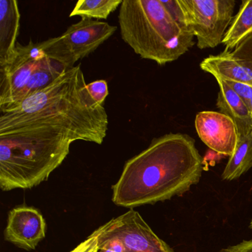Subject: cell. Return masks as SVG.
Wrapping results in <instances>:
<instances>
[{"label":"cell","instance_id":"6da1fadb","mask_svg":"<svg viewBox=\"0 0 252 252\" xmlns=\"http://www.w3.org/2000/svg\"><path fill=\"white\" fill-rule=\"evenodd\" d=\"M80 64L66 70L45 89L0 110V137L49 129L73 141L101 145L108 130L104 105L91 96Z\"/></svg>","mask_w":252,"mask_h":252},{"label":"cell","instance_id":"7a4b0ae2","mask_svg":"<svg viewBox=\"0 0 252 252\" xmlns=\"http://www.w3.org/2000/svg\"><path fill=\"white\" fill-rule=\"evenodd\" d=\"M203 159L195 141L187 134L168 133L125 163L112 187L114 204L133 208L185 194L200 181Z\"/></svg>","mask_w":252,"mask_h":252},{"label":"cell","instance_id":"3957f363","mask_svg":"<svg viewBox=\"0 0 252 252\" xmlns=\"http://www.w3.org/2000/svg\"><path fill=\"white\" fill-rule=\"evenodd\" d=\"M119 23L124 42L159 65L178 60L195 43L194 35L175 22L162 0H123Z\"/></svg>","mask_w":252,"mask_h":252},{"label":"cell","instance_id":"277c9868","mask_svg":"<svg viewBox=\"0 0 252 252\" xmlns=\"http://www.w3.org/2000/svg\"><path fill=\"white\" fill-rule=\"evenodd\" d=\"M73 142L69 135L49 129L0 137V188L37 187L65 160Z\"/></svg>","mask_w":252,"mask_h":252},{"label":"cell","instance_id":"5b68a950","mask_svg":"<svg viewBox=\"0 0 252 252\" xmlns=\"http://www.w3.org/2000/svg\"><path fill=\"white\" fill-rule=\"evenodd\" d=\"M116 30V26L105 22L82 18L61 36L39 42V45L47 57L69 70L107 42Z\"/></svg>","mask_w":252,"mask_h":252},{"label":"cell","instance_id":"8992f818","mask_svg":"<svg viewBox=\"0 0 252 252\" xmlns=\"http://www.w3.org/2000/svg\"><path fill=\"white\" fill-rule=\"evenodd\" d=\"M187 25L200 50L215 48L233 20L234 0H179Z\"/></svg>","mask_w":252,"mask_h":252},{"label":"cell","instance_id":"52a82bcc","mask_svg":"<svg viewBox=\"0 0 252 252\" xmlns=\"http://www.w3.org/2000/svg\"><path fill=\"white\" fill-rule=\"evenodd\" d=\"M105 224L100 237L119 240L124 252H175L133 209Z\"/></svg>","mask_w":252,"mask_h":252},{"label":"cell","instance_id":"ba28073f","mask_svg":"<svg viewBox=\"0 0 252 252\" xmlns=\"http://www.w3.org/2000/svg\"><path fill=\"white\" fill-rule=\"evenodd\" d=\"M45 57L39 43L31 41L24 46L17 43L15 58L0 67V110L14 102Z\"/></svg>","mask_w":252,"mask_h":252},{"label":"cell","instance_id":"9c48e42d","mask_svg":"<svg viewBox=\"0 0 252 252\" xmlns=\"http://www.w3.org/2000/svg\"><path fill=\"white\" fill-rule=\"evenodd\" d=\"M46 221L39 209L20 206L8 213L4 238L17 247L27 251L36 249L45 237Z\"/></svg>","mask_w":252,"mask_h":252},{"label":"cell","instance_id":"30bf717a","mask_svg":"<svg viewBox=\"0 0 252 252\" xmlns=\"http://www.w3.org/2000/svg\"><path fill=\"white\" fill-rule=\"evenodd\" d=\"M197 135L209 148L218 154L231 157L237 148L239 134L234 122L226 115L202 111L195 118Z\"/></svg>","mask_w":252,"mask_h":252},{"label":"cell","instance_id":"8fae6325","mask_svg":"<svg viewBox=\"0 0 252 252\" xmlns=\"http://www.w3.org/2000/svg\"><path fill=\"white\" fill-rule=\"evenodd\" d=\"M20 13L16 0H0V67L8 65L17 54Z\"/></svg>","mask_w":252,"mask_h":252},{"label":"cell","instance_id":"7c38bea8","mask_svg":"<svg viewBox=\"0 0 252 252\" xmlns=\"http://www.w3.org/2000/svg\"><path fill=\"white\" fill-rule=\"evenodd\" d=\"M200 67L214 77L252 86V68L231 52L223 51L218 55L209 56L201 62Z\"/></svg>","mask_w":252,"mask_h":252},{"label":"cell","instance_id":"4fadbf2b","mask_svg":"<svg viewBox=\"0 0 252 252\" xmlns=\"http://www.w3.org/2000/svg\"><path fill=\"white\" fill-rule=\"evenodd\" d=\"M220 91L216 105L220 113L226 115L235 124L239 138L252 134V113L240 96L220 78L215 77Z\"/></svg>","mask_w":252,"mask_h":252},{"label":"cell","instance_id":"5bb4252c","mask_svg":"<svg viewBox=\"0 0 252 252\" xmlns=\"http://www.w3.org/2000/svg\"><path fill=\"white\" fill-rule=\"evenodd\" d=\"M65 70L66 69L64 66L62 65L57 62L51 60V59L45 56L41 62L38 68L32 73L26 86L17 95L14 102L11 105L8 106V107L17 104V103L21 102L23 100L29 98L33 94L45 89L48 85L54 82L57 78L60 77Z\"/></svg>","mask_w":252,"mask_h":252},{"label":"cell","instance_id":"9a60e30c","mask_svg":"<svg viewBox=\"0 0 252 252\" xmlns=\"http://www.w3.org/2000/svg\"><path fill=\"white\" fill-rule=\"evenodd\" d=\"M252 35V0H243L237 14L233 17L222 44L224 51L232 52Z\"/></svg>","mask_w":252,"mask_h":252},{"label":"cell","instance_id":"2e32d148","mask_svg":"<svg viewBox=\"0 0 252 252\" xmlns=\"http://www.w3.org/2000/svg\"><path fill=\"white\" fill-rule=\"evenodd\" d=\"M252 167V134L239 138L238 144L222 174L223 181L237 179Z\"/></svg>","mask_w":252,"mask_h":252},{"label":"cell","instance_id":"e0dca14e","mask_svg":"<svg viewBox=\"0 0 252 252\" xmlns=\"http://www.w3.org/2000/svg\"><path fill=\"white\" fill-rule=\"evenodd\" d=\"M123 0H79L70 13V17L91 20H106L122 5Z\"/></svg>","mask_w":252,"mask_h":252},{"label":"cell","instance_id":"ac0fdd59","mask_svg":"<svg viewBox=\"0 0 252 252\" xmlns=\"http://www.w3.org/2000/svg\"><path fill=\"white\" fill-rule=\"evenodd\" d=\"M88 92L98 104L104 105L109 95L108 84L105 80H97L87 85Z\"/></svg>","mask_w":252,"mask_h":252},{"label":"cell","instance_id":"d6986e66","mask_svg":"<svg viewBox=\"0 0 252 252\" xmlns=\"http://www.w3.org/2000/svg\"><path fill=\"white\" fill-rule=\"evenodd\" d=\"M106 224L101 225L94 231L85 241L70 252H98L99 236L105 228Z\"/></svg>","mask_w":252,"mask_h":252},{"label":"cell","instance_id":"ffe728a7","mask_svg":"<svg viewBox=\"0 0 252 252\" xmlns=\"http://www.w3.org/2000/svg\"><path fill=\"white\" fill-rule=\"evenodd\" d=\"M224 81L241 98L252 113V86L232 81Z\"/></svg>","mask_w":252,"mask_h":252},{"label":"cell","instance_id":"44dd1931","mask_svg":"<svg viewBox=\"0 0 252 252\" xmlns=\"http://www.w3.org/2000/svg\"><path fill=\"white\" fill-rule=\"evenodd\" d=\"M231 53L234 57L243 60L252 68V35L245 39Z\"/></svg>","mask_w":252,"mask_h":252},{"label":"cell","instance_id":"7402d4cb","mask_svg":"<svg viewBox=\"0 0 252 252\" xmlns=\"http://www.w3.org/2000/svg\"><path fill=\"white\" fill-rule=\"evenodd\" d=\"M219 252H252V240H243L238 244L224 248Z\"/></svg>","mask_w":252,"mask_h":252},{"label":"cell","instance_id":"603a6c76","mask_svg":"<svg viewBox=\"0 0 252 252\" xmlns=\"http://www.w3.org/2000/svg\"><path fill=\"white\" fill-rule=\"evenodd\" d=\"M249 228H252V222H250V225H249Z\"/></svg>","mask_w":252,"mask_h":252}]
</instances>
